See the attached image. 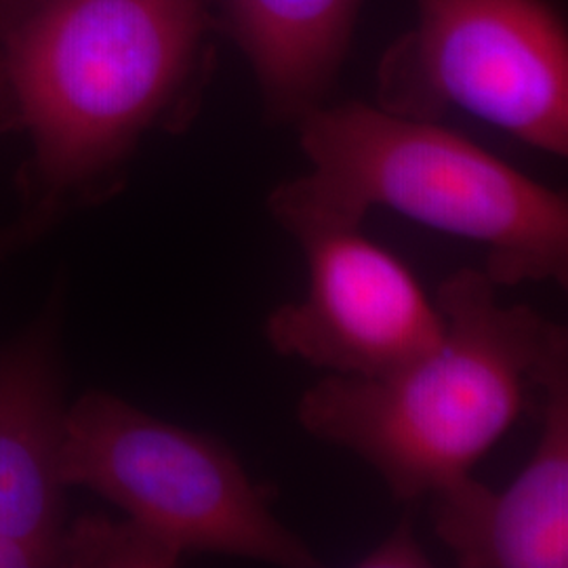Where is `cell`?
I'll return each instance as SVG.
<instances>
[{
	"label": "cell",
	"instance_id": "obj_1",
	"mask_svg": "<svg viewBox=\"0 0 568 568\" xmlns=\"http://www.w3.org/2000/svg\"><path fill=\"white\" fill-rule=\"evenodd\" d=\"M436 302L445 331L426 352L382 377L325 375L297 403L305 434L363 459L405 504L471 476L568 365L567 326L504 304L485 270L455 272Z\"/></svg>",
	"mask_w": 568,
	"mask_h": 568
},
{
	"label": "cell",
	"instance_id": "obj_2",
	"mask_svg": "<svg viewBox=\"0 0 568 568\" xmlns=\"http://www.w3.org/2000/svg\"><path fill=\"white\" fill-rule=\"evenodd\" d=\"M297 124L310 173L276 185L267 209L288 232L363 225L373 209L487 251L493 283L568 284V199L440 121L377 103L318 105Z\"/></svg>",
	"mask_w": 568,
	"mask_h": 568
},
{
	"label": "cell",
	"instance_id": "obj_3",
	"mask_svg": "<svg viewBox=\"0 0 568 568\" xmlns=\"http://www.w3.org/2000/svg\"><path fill=\"white\" fill-rule=\"evenodd\" d=\"M211 0H41L11 30L9 74L55 190L100 187L152 129L194 114Z\"/></svg>",
	"mask_w": 568,
	"mask_h": 568
},
{
	"label": "cell",
	"instance_id": "obj_4",
	"mask_svg": "<svg viewBox=\"0 0 568 568\" xmlns=\"http://www.w3.org/2000/svg\"><path fill=\"white\" fill-rule=\"evenodd\" d=\"M65 487H84L166 548L211 551L284 568L318 556L274 514V488L251 478L220 438L175 426L105 392L65 410Z\"/></svg>",
	"mask_w": 568,
	"mask_h": 568
},
{
	"label": "cell",
	"instance_id": "obj_5",
	"mask_svg": "<svg viewBox=\"0 0 568 568\" xmlns=\"http://www.w3.org/2000/svg\"><path fill=\"white\" fill-rule=\"evenodd\" d=\"M417 23L377 68V105L450 110L551 156L568 154V34L558 0H415Z\"/></svg>",
	"mask_w": 568,
	"mask_h": 568
},
{
	"label": "cell",
	"instance_id": "obj_6",
	"mask_svg": "<svg viewBox=\"0 0 568 568\" xmlns=\"http://www.w3.org/2000/svg\"><path fill=\"white\" fill-rule=\"evenodd\" d=\"M307 270L304 300L265 318L270 347L342 377H382L436 344L445 316L415 276L363 225L291 227Z\"/></svg>",
	"mask_w": 568,
	"mask_h": 568
},
{
	"label": "cell",
	"instance_id": "obj_7",
	"mask_svg": "<svg viewBox=\"0 0 568 568\" xmlns=\"http://www.w3.org/2000/svg\"><path fill=\"white\" fill-rule=\"evenodd\" d=\"M539 438L504 490L474 476L429 497L436 537L464 568L568 567V365L539 396Z\"/></svg>",
	"mask_w": 568,
	"mask_h": 568
},
{
	"label": "cell",
	"instance_id": "obj_8",
	"mask_svg": "<svg viewBox=\"0 0 568 568\" xmlns=\"http://www.w3.org/2000/svg\"><path fill=\"white\" fill-rule=\"evenodd\" d=\"M63 424L51 342L32 335L0 358V537L61 549L82 567L77 528L63 523Z\"/></svg>",
	"mask_w": 568,
	"mask_h": 568
},
{
	"label": "cell",
	"instance_id": "obj_9",
	"mask_svg": "<svg viewBox=\"0 0 568 568\" xmlns=\"http://www.w3.org/2000/svg\"><path fill=\"white\" fill-rule=\"evenodd\" d=\"M217 26L251 63L265 119L300 121L325 103L365 0H213Z\"/></svg>",
	"mask_w": 568,
	"mask_h": 568
},
{
	"label": "cell",
	"instance_id": "obj_10",
	"mask_svg": "<svg viewBox=\"0 0 568 568\" xmlns=\"http://www.w3.org/2000/svg\"><path fill=\"white\" fill-rule=\"evenodd\" d=\"M361 568H429L434 567L427 549L419 541L413 520L406 516L396 528L356 562Z\"/></svg>",
	"mask_w": 568,
	"mask_h": 568
},
{
	"label": "cell",
	"instance_id": "obj_11",
	"mask_svg": "<svg viewBox=\"0 0 568 568\" xmlns=\"http://www.w3.org/2000/svg\"><path fill=\"white\" fill-rule=\"evenodd\" d=\"M41 0H0V23L13 30Z\"/></svg>",
	"mask_w": 568,
	"mask_h": 568
},
{
	"label": "cell",
	"instance_id": "obj_12",
	"mask_svg": "<svg viewBox=\"0 0 568 568\" xmlns=\"http://www.w3.org/2000/svg\"><path fill=\"white\" fill-rule=\"evenodd\" d=\"M18 239H20V236H18L16 232H0V255H2L4 251H9Z\"/></svg>",
	"mask_w": 568,
	"mask_h": 568
}]
</instances>
